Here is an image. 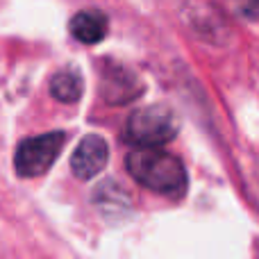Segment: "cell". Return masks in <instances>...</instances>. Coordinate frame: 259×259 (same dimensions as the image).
Masks as SVG:
<instances>
[{"label":"cell","instance_id":"1","mask_svg":"<svg viewBox=\"0 0 259 259\" xmlns=\"http://www.w3.org/2000/svg\"><path fill=\"white\" fill-rule=\"evenodd\" d=\"M125 166L143 187L166 196H180L187 187V170L175 155L157 148H139L125 157Z\"/></svg>","mask_w":259,"mask_h":259},{"label":"cell","instance_id":"2","mask_svg":"<svg viewBox=\"0 0 259 259\" xmlns=\"http://www.w3.org/2000/svg\"><path fill=\"white\" fill-rule=\"evenodd\" d=\"M178 130L180 123L168 107L152 105V107L137 109L127 118L125 139L137 148H159L173 141Z\"/></svg>","mask_w":259,"mask_h":259},{"label":"cell","instance_id":"3","mask_svg":"<svg viewBox=\"0 0 259 259\" xmlns=\"http://www.w3.org/2000/svg\"><path fill=\"white\" fill-rule=\"evenodd\" d=\"M66 143V132H48L41 137L23 139L16 148L14 166L21 178H36L46 173L57 159L59 150Z\"/></svg>","mask_w":259,"mask_h":259},{"label":"cell","instance_id":"4","mask_svg":"<svg viewBox=\"0 0 259 259\" xmlns=\"http://www.w3.org/2000/svg\"><path fill=\"white\" fill-rule=\"evenodd\" d=\"M109 157L107 141L98 134H89L77 143L75 152L71 157V168L80 180H91L105 168Z\"/></svg>","mask_w":259,"mask_h":259},{"label":"cell","instance_id":"5","mask_svg":"<svg viewBox=\"0 0 259 259\" xmlns=\"http://www.w3.org/2000/svg\"><path fill=\"white\" fill-rule=\"evenodd\" d=\"M100 89H103V96L107 103L123 105V103H127V100L137 98L143 87L127 68L109 62L103 71V84H100Z\"/></svg>","mask_w":259,"mask_h":259},{"label":"cell","instance_id":"6","mask_svg":"<svg viewBox=\"0 0 259 259\" xmlns=\"http://www.w3.org/2000/svg\"><path fill=\"white\" fill-rule=\"evenodd\" d=\"M107 16H105L103 12H98V9H84V12L75 14V16L71 18V25H68V30H71V34L75 36L80 44H98V41L105 39V34H107L109 25H107Z\"/></svg>","mask_w":259,"mask_h":259},{"label":"cell","instance_id":"7","mask_svg":"<svg viewBox=\"0 0 259 259\" xmlns=\"http://www.w3.org/2000/svg\"><path fill=\"white\" fill-rule=\"evenodd\" d=\"M84 91V80L77 71L73 68H64L50 80V94L62 103H75Z\"/></svg>","mask_w":259,"mask_h":259},{"label":"cell","instance_id":"8","mask_svg":"<svg viewBox=\"0 0 259 259\" xmlns=\"http://www.w3.org/2000/svg\"><path fill=\"white\" fill-rule=\"evenodd\" d=\"M118 189H121L118 184L105 182V184H100L98 193H96V205H98V209L107 219H118V216L127 214V209H130V202H116V198H114Z\"/></svg>","mask_w":259,"mask_h":259},{"label":"cell","instance_id":"9","mask_svg":"<svg viewBox=\"0 0 259 259\" xmlns=\"http://www.w3.org/2000/svg\"><path fill=\"white\" fill-rule=\"evenodd\" d=\"M223 3L241 18H259V0H223Z\"/></svg>","mask_w":259,"mask_h":259}]
</instances>
